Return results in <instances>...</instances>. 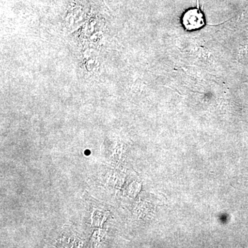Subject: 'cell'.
<instances>
[{
    "label": "cell",
    "mask_w": 248,
    "mask_h": 248,
    "mask_svg": "<svg viewBox=\"0 0 248 248\" xmlns=\"http://www.w3.org/2000/svg\"><path fill=\"white\" fill-rule=\"evenodd\" d=\"M184 28L188 31L197 30L205 25V18L200 8L192 9L186 11L182 17Z\"/></svg>",
    "instance_id": "1"
}]
</instances>
